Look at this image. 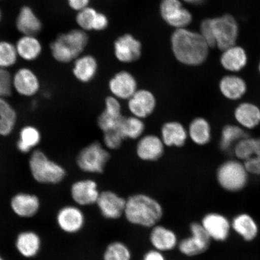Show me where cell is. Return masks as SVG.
Instances as JSON below:
<instances>
[{"label": "cell", "instance_id": "cell-1", "mask_svg": "<svg viewBox=\"0 0 260 260\" xmlns=\"http://www.w3.org/2000/svg\"><path fill=\"white\" fill-rule=\"evenodd\" d=\"M172 51L180 62L188 66H198L206 60L209 48L200 34L178 28L171 37Z\"/></svg>", "mask_w": 260, "mask_h": 260}, {"label": "cell", "instance_id": "cell-2", "mask_svg": "<svg viewBox=\"0 0 260 260\" xmlns=\"http://www.w3.org/2000/svg\"><path fill=\"white\" fill-rule=\"evenodd\" d=\"M89 43L87 32L80 28L72 29L58 35L50 45L54 59L60 63L72 62L82 55Z\"/></svg>", "mask_w": 260, "mask_h": 260}, {"label": "cell", "instance_id": "cell-3", "mask_svg": "<svg viewBox=\"0 0 260 260\" xmlns=\"http://www.w3.org/2000/svg\"><path fill=\"white\" fill-rule=\"evenodd\" d=\"M124 213L129 222L151 227L161 219L162 209L161 205L154 198L144 194H136L126 200Z\"/></svg>", "mask_w": 260, "mask_h": 260}, {"label": "cell", "instance_id": "cell-4", "mask_svg": "<svg viewBox=\"0 0 260 260\" xmlns=\"http://www.w3.org/2000/svg\"><path fill=\"white\" fill-rule=\"evenodd\" d=\"M29 168L35 180L42 184L59 183L66 175V171L61 166L50 160L40 150L32 152L29 160Z\"/></svg>", "mask_w": 260, "mask_h": 260}, {"label": "cell", "instance_id": "cell-5", "mask_svg": "<svg viewBox=\"0 0 260 260\" xmlns=\"http://www.w3.org/2000/svg\"><path fill=\"white\" fill-rule=\"evenodd\" d=\"M249 172L238 160H227L217 169V180L221 187L230 192L241 191L248 184Z\"/></svg>", "mask_w": 260, "mask_h": 260}, {"label": "cell", "instance_id": "cell-6", "mask_svg": "<svg viewBox=\"0 0 260 260\" xmlns=\"http://www.w3.org/2000/svg\"><path fill=\"white\" fill-rule=\"evenodd\" d=\"M110 154L99 142L92 143L81 150L77 158V165L81 171L91 174L103 173Z\"/></svg>", "mask_w": 260, "mask_h": 260}, {"label": "cell", "instance_id": "cell-7", "mask_svg": "<svg viewBox=\"0 0 260 260\" xmlns=\"http://www.w3.org/2000/svg\"><path fill=\"white\" fill-rule=\"evenodd\" d=\"M211 27L216 47L225 50L236 45L239 35V25L231 15L211 19Z\"/></svg>", "mask_w": 260, "mask_h": 260}, {"label": "cell", "instance_id": "cell-8", "mask_svg": "<svg viewBox=\"0 0 260 260\" xmlns=\"http://www.w3.org/2000/svg\"><path fill=\"white\" fill-rule=\"evenodd\" d=\"M191 236L185 239L179 245L181 253L187 256L201 254L209 249L211 239L202 224L193 222L191 224Z\"/></svg>", "mask_w": 260, "mask_h": 260}, {"label": "cell", "instance_id": "cell-9", "mask_svg": "<svg viewBox=\"0 0 260 260\" xmlns=\"http://www.w3.org/2000/svg\"><path fill=\"white\" fill-rule=\"evenodd\" d=\"M160 13L162 19L177 29L184 28L192 21V16L183 7L180 0H162Z\"/></svg>", "mask_w": 260, "mask_h": 260}, {"label": "cell", "instance_id": "cell-10", "mask_svg": "<svg viewBox=\"0 0 260 260\" xmlns=\"http://www.w3.org/2000/svg\"><path fill=\"white\" fill-rule=\"evenodd\" d=\"M157 100L154 93L146 89H138L128 100V108L133 116L144 119L154 112Z\"/></svg>", "mask_w": 260, "mask_h": 260}, {"label": "cell", "instance_id": "cell-11", "mask_svg": "<svg viewBox=\"0 0 260 260\" xmlns=\"http://www.w3.org/2000/svg\"><path fill=\"white\" fill-rule=\"evenodd\" d=\"M13 88L19 95L31 96L40 89V81L37 75L30 68L22 67L12 76Z\"/></svg>", "mask_w": 260, "mask_h": 260}, {"label": "cell", "instance_id": "cell-12", "mask_svg": "<svg viewBox=\"0 0 260 260\" xmlns=\"http://www.w3.org/2000/svg\"><path fill=\"white\" fill-rule=\"evenodd\" d=\"M109 88L113 96L128 100L138 90V83L131 73L121 71L110 79Z\"/></svg>", "mask_w": 260, "mask_h": 260}, {"label": "cell", "instance_id": "cell-13", "mask_svg": "<svg viewBox=\"0 0 260 260\" xmlns=\"http://www.w3.org/2000/svg\"><path fill=\"white\" fill-rule=\"evenodd\" d=\"M115 56L123 63H132L139 59L141 55V44L132 35H123L114 44Z\"/></svg>", "mask_w": 260, "mask_h": 260}, {"label": "cell", "instance_id": "cell-14", "mask_svg": "<svg viewBox=\"0 0 260 260\" xmlns=\"http://www.w3.org/2000/svg\"><path fill=\"white\" fill-rule=\"evenodd\" d=\"M201 224L211 239L223 242L229 237L232 224L222 214L217 213L207 214L204 217Z\"/></svg>", "mask_w": 260, "mask_h": 260}, {"label": "cell", "instance_id": "cell-15", "mask_svg": "<svg viewBox=\"0 0 260 260\" xmlns=\"http://www.w3.org/2000/svg\"><path fill=\"white\" fill-rule=\"evenodd\" d=\"M126 200L112 191L100 193L96 204L104 217L116 219L125 212Z\"/></svg>", "mask_w": 260, "mask_h": 260}, {"label": "cell", "instance_id": "cell-16", "mask_svg": "<svg viewBox=\"0 0 260 260\" xmlns=\"http://www.w3.org/2000/svg\"><path fill=\"white\" fill-rule=\"evenodd\" d=\"M165 144L161 138L148 135L139 140L136 146V154L142 160L154 161L158 160L165 151Z\"/></svg>", "mask_w": 260, "mask_h": 260}, {"label": "cell", "instance_id": "cell-17", "mask_svg": "<svg viewBox=\"0 0 260 260\" xmlns=\"http://www.w3.org/2000/svg\"><path fill=\"white\" fill-rule=\"evenodd\" d=\"M57 222L63 232L70 234L79 232L84 224V216L79 208L66 206L58 211Z\"/></svg>", "mask_w": 260, "mask_h": 260}, {"label": "cell", "instance_id": "cell-18", "mask_svg": "<svg viewBox=\"0 0 260 260\" xmlns=\"http://www.w3.org/2000/svg\"><path fill=\"white\" fill-rule=\"evenodd\" d=\"M73 200L81 206L96 203L100 193L97 184L92 180H83L76 182L71 188Z\"/></svg>", "mask_w": 260, "mask_h": 260}, {"label": "cell", "instance_id": "cell-19", "mask_svg": "<svg viewBox=\"0 0 260 260\" xmlns=\"http://www.w3.org/2000/svg\"><path fill=\"white\" fill-rule=\"evenodd\" d=\"M15 26L22 35L37 36L42 31L43 24L30 6H24L16 16Z\"/></svg>", "mask_w": 260, "mask_h": 260}, {"label": "cell", "instance_id": "cell-20", "mask_svg": "<svg viewBox=\"0 0 260 260\" xmlns=\"http://www.w3.org/2000/svg\"><path fill=\"white\" fill-rule=\"evenodd\" d=\"M188 132L184 126L178 121L167 122L161 129V139L165 146L181 147L186 144Z\"/></svg>", "mask_w": 260, "mask_h": 260}, {"label": "cell", "instance_id": "cell-21", "mask_svg": "<svg viewBox=\"0 0 260 260\" xmlns=\"http://www.w3.org/2000/svg\"><path fill=\"white\" fill-rule=\"evenodd\" d=\"M234 116L244 128L251 129L260 124V108L252 103H240L235 109Z\"/></svg>", "mask_w": 260, "mask_h": 260}, {"label": "cell", "instance_id": "cell-22", "mask_svg": "<svg viewBox=\"0 0 260 260\" xmlns=\"http://www.w3.org/2000/svg\"><path fill=\"white\" fill-rule=\"evenodd\" d=\"M99 64L95 57L90 54L81 55L74 61L73 73L81 83H89L96 76Z\"/></svg>", "mask_w": 260, "mask_h": 260}, {"label": "cell", "instance_id": "cell-23", "mask_svg": "<svg viewBox=\"0 0 260 260\" xmlns=\"http://www.w3.org/2000/svg\"><path fill=\"white\" fill-rule=\"evenodd\" d=\"M15 45L19 57L25 61L38 59L43 51V47L37 36L22 35Z\"/></svg>", "mask_w": 260, "mask_h": 260}, {"label": "cell", "instance_id": "cell-24", "mask_svg": "<svg viewBox=\"0 0 260 260\" xmlns=\"http://www.w3.org/2000/svg\"><path fill=\"white\" fill-rule=\"evenodd\" d=\"M223 51L220 63L224 69L230 72H239L248 63V55L241 47L235 45Z\"/></svg>", "mask_w": 260, "mask_h": 260}, {"label": "cell", "instance_id": "cell-25", "mask_svg": "<svg viewBox=\"0 0 260 260\" xmlns=\"http://www.w3.org/2000/svg\"><path fill=\"white\" fill-rule=\"evenodd\" d=\"M11 206L16 215L30 217L40 209V202L39 198L34 194L19 193L12 198Z\"/></svg>", "mask_w": 260, "mask_h": 260}, {"label": "cell", "instance_id": "cell-26", "mask_svg": "<svg viewBox=\"0 0 260 260\" xmlns=\"http://www.w3.org/2000/svg\"><path fill=\"white\" fill-rule=\"evenodd\" d=\"M220 92L225 99L231 101L241 99L247 92L246 81L236 75H228L219 81Z\"/></svg>", "mask_w": 260, "mask_h": 260}, {"label": "cell", "instance_id": "cell-27", "mask_svg": "<svg viewBox=\"0 0 260 260\" xmlns=\"http://www.w3.org/2000/svg\"><path fill=\"white\" fill-rule=\"evenodd\" d=\"M232 227L246 242H252L255 240L259 232L256 221L247 213H240L235 216L233 220Z\"/></svg>", "mask_w": 260, "mask_h": 260}, {"label": "cell", "instance_id": "cell-28", "mask_svg": "<svg viewBox=\"0 0 260 260\" xmlns=\"http://www.w3.org/2000/svg\"><path fill=\"white\" fill-rule=\"evenodd\" d=\"M15 245L16 249L22 256L25 258H32L40 252L41 240L37 233L24 232L18 236Z\"/></svg>", "mask_w": 260, "mask_h": 260}, {"label": "cell", "instance_id": "cell-29", "mask_svg": "<svg viewBox=\"0 0 260 260\" xmlns=\"http://www.w3.org/2000/svg\"><path fill=\"white\" fill-rule=\"evenodd\" d=\"M187 132L191 141L196 145H206L211 141V125L209 122L202 117L193 119L188 126Z\"/></svg>", "mask_w": 260, "mask_h": 260}, {"label": "cell", "instance_id": "cell-30", "mask_svg": "<svg viewBox=\"0 0 260 260\" xmlns=\"http://www.w3.org/2000/svg\"><path fill=\"white\" fill-rule=\"evenodd\" d=\"M152 245L159 251H170L177 245V239L172 231L162 226H156L150 236Z\"/></svg>", "mask_w": 260, "mask_h": 260}, {"label": "cell", "instance_id": "cell-31", "mask_svg": "<svg viewBox=\"0 0 260 260\" xmlns=\"http://www.w3.org/2000/svg\"><path fill=\"white\" fill-rule=\"evenodd\" d=\"M17 115L5 98L0 97V136H8L14 130Z\"/></svg>", "mask_w": 260, "mask_h": 260}, {"label": "cell", "instance_id": "cell-32", "mask_svg": "<svg viewBox=\"0 0 260 260\" xmlns=\"http://www.w3.org/2000/svg\"><path fill=\"white\" fill-rule=\"evenodd\" d=\"M248 136L246 132L241 126L231 124L226 125L223 126L221 132L220 148L224 152H229L234 145L235 146L240 140Z\"/></svg>", "mask_w": 260, "mask_h": 260}, {"label": "cell", "instance_id": "cell-33", "mask_svg": "<svg viewBox=\"0 0 260 260\" xmlns=\"http://www.w3.org/2000/svg\"><path fill=\"white\" fill-rule=\"evenodd\" d=\"M142 120L134 116H123L118 127L123 138L135 140L141 137L145 128Z\"/></svg>", "mask_w": 260, "mask_h": 260}, {"label": "cell", "instance_id": "cell-34", "mask_svg": "<svg viewBox=\"0 0 260 260\" xmlns=\"http://www.w3.org/2000/svg\"><path fill=\"white\" fill-rule=\"evenodd\" d=\"M40 131L35 126H26L21 130L17 148L22 153H27L41 141Z\"/></svg>", "mask_w": 260, "mask_h": 260}, {"label": "cell", "instance_id": "cell-35", "mask_svg": "<svg viewBox=\"0 0 260 260\" xmlns=\"http://www.w3.org/2000/svg\"><path fill=\"white\" fill-rule=\"evenodd\" d=\"M18 58L15 44L8 41H0V68L8 70L14 67Z\"/></svg>", "mask_w": 260, "mask_h": 260}, {"label": "cell", "instance_id": "cell-36", "mask_svg": "<svg viewBox=\"0 0 260 260\" xmlns=\"http://www.w3.org/2000/svg\"><path fill=\"white\" fill-rule=\"evenodd\" d=\"M256 138L246 137L240 140L234 146V152L237 158L245 161L252 157L255 151Z\"/></svg>", "mask_w": 260, "mask_h": 260}, {"label": "cell", "instance_id": "cell-37", "mask_svg": "<svg viewBox=\"0 0 260 260\" xmlns=\"http://www.w3.org/2000/svg\"><path fill=\"white\" fill-rule=\"evenodd\" d=\"M131 253L124 244L116 242L107 246L104 254V260H130Z\"/></svg>", "mask_w": 260, "mask_h": 260}, {"label": "cell", "instance_id": "cell-38", "mask_svg": "<svg viewBox=\"0 0 260 260\" xmlns=\"http://www.w3.org/2000/svg\"><path fill=\"white\" fill-rule=\"evenodd\" d=\"M98 11L92 7H87L77 12L76 22L81 30L89 31L93 30V25Z\"/></svg>", "mask_w": 260, "mask_h": 260}, {"label": "cell", "instance_id": "cell-39", "mask_svg": "<svg viewBox=\"0 0 260 260\" xmlns=\"http://www.w3.org/2000/svg\"><path fill=\"white\" fill-rule=\"evenodd\" d=\"M123 116H117L104 111L98 118V125L103 133L118 128Z\"/></svg>", "mask_w": 260, "mask_h": 260}, {"label": "cell", "instance_id": "cell-40", "mask_svg": "<svg viewBox=\"0 0 260 260\" xmlns=\"http://www.w3.org/2000/svg\"><path fill=\"white\" fill-rule=\"evenodd\" d=\"M243 164L249 174L260 176V138H256V148L252 157Z\"/></svg>", "mask_w": 260, "mask_h": 260}, {"label": "cell", "instance_id": "cell-41", "mask_svg": "<svg viewBox=\"0 0 260 260\" xmlns=\"http://www.w3.org/2000/svg\"><path fill=\"white\" fill-rule=\"evenodd\" d=\"M123 136L118 128L104 133L103 141L106 147L110 149H117L121 146Z\"/></svg>", "mask_w": 260, "mask_h": 260}, {"label": "cell", "instance_id": "cell-42", "mask_svg": "<svg viewBox=\"0 0 260 260\" xmlns=\"http://www.w3.org/2000/svg\"><path fill=\"white\" fill-rule=\"evenodd\" d=\"M13 89L12 75L8 70L0 68V97L11 95Z\"/></svg>", "mask_w": 260, "mask_h": 260}, {"label": "cell", "instance_id": "cell-43", "mask_svg": "<svg viewBox=\"0 0 260 260\" xmlns=\"http://www.w3.org/2000/svg\"><path fill=\"white\" fill-rule=\"evenodd\" d=\"M200 31V34L210 48L215 47L216 43L213 37L212 27H211V19H204L201 22Z\"/></svg>", "mask_w": 260, "mask_h": 260}, {"label": "cell", "instance_id": "cell-44", "mask_svg": "<svg viewBox=\"0 0 260 260\" xmlns=\"http://www.w3.org/2000/svg\"><path fill=\"white\" fill-rule=\"evenodd\" d=\"M109 25L107 16L103 13L98 12L93 25V30L102 31L105 30Z\"/></svg>", "mask_w": 260, "mask_h": 260}, {"label": "cell", "instance_id": "cell-45", "mask_svg": "<svg viewBox=\"0 0 260 260\" xmlns=\"http://www.w3.org/2000/svg\"><path fill=\"white\" fill-rule=\"evenodd\" d=\"M71 10L77 12L89 7L90 0H66Z\"/></svg>", "mask_w": 260, "mask_h": 260}, {"label": "cell", "instance_id": "cell-46", "mask_svg": "<svg viewBox=\"0 0 260 260\" xmlns=\"http://www.w3.org/2000/svg\"><path fill=\"white\" fill-rule=\"evenodd\" d=\"M143 260H165L160 251L155 250L146 253Z\"/></svg>", "mask_w": 260, "mask_h": 260}, {"label": "cell", "instance_id": "cell-47", "mask_svg": "<svg viewBox=\"0 0 260 260\" xmlns=\"http://www.w3.org/2000/svg\"><path fill=\"white\" fill-rule=\"evenodd\" d=\"M184 1L191 5H198L203 3L204 0H184Z\"/></svg>", "mask_w": 260, "mask_h": 260}, {"label": "cell", "instance_id": "cell-48", "mask_svg": "<svg viewBox=\"0 0 260 260\" xmlns=\"http://www.w3.org/2000/svg\"><path fill=\"white\" fill-rule=\"evenodd\" d=\"M2 19V10L0 9V21H1Z\"/></svg>", "mask_w": 260, "mask_h": 260}, {"label": "cell", "instance_id": "cell-49", "mask_svg": "<svg viewBox=\"0 0 260 260\" xmlns=\"http://www.w3.org/2000/svg\"><path fill=\"white\" fill-rule=\"evenodd\" d=\"M258 70H259V72L260 74V61H259V65H258Z\"/></svg>", "mask_w": 260, "mask_h": 260}, {"label": "cell", "instance_id": "cell-50", "mask_svg": "<svg viewBox=\"0 0 260 260\" xmlns=\"http://www.w3.org/2000/svg\"><path fill=\"white\" fill-rule=\"evenodd\" d=\"M0 260H5L4 259H3L1 256H0Z\"/></svg>", "mask_w": 260, "mask_h": 260}, {"label": "cell", "instance_id": "cell-51", "mask_svg": "<svg viewBox=\"0 0 260 260\" xmlns=\"http://www.w3.org/2000/svg\"><path fill=\"white\" fill-rule=\"evenodd\" d=\"M0 1H1V0H0Z\"/></svg>", "mask_w": 260, "mask_h": 260}]
</instances>
